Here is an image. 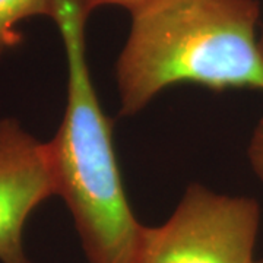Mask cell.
<instances>
[{"label": "cell", "mask_w": 263, "mask_h": 263, "mask_svg": "<svg viewBox=\"0 0 263 263\" xmlns=\"http://www.w3.org/2000/svg\"><path fill=\"white\" fill-rule=\"evenodd\" d=\"M259 263H263V260H259Z\"/></svg>", "instance_id": "9"}, {"label": "cell", "mask_w": 263, "mask_h": 263, "mask_svg": "<svg viewBox=\"0 0 263 263\" xmlns=\"http://www.w3.org/2000/svg\"><path fill=\"white\" fill-rule=\"evenodd\" d=\"M247 157L256 177L263 183V116L254 127L247 148Z\"/></svg>", "instance_id": "6"}, {"label": "cell", "mask_w": 263, "mask_h": 263, "mask_svg": "<svg viewBox=\"0 0 263 263\" xmlns=\"http://www.w3.org/2000/svg\"><path fill=\"white\" fill-rule=\"evenodd\" d=\"M54 0H0V59L22 41L19 25L35 16L51 18Z\"/></svg>", "instance_id": "5"}, {"label": "cell", "mask_w": 263, "mask_h": 263, "mask_svg": "<svg viewBox=\"0 0 263 263\" xmlns=\"http://www.w3.org/2000/svg\"><path fill=\"white\" fill-rule=\"evenodd\" d=\"M260 219L253 197L190 184L165 222L143 226L139 263H259Z\"/></svg>", "instance_id": "3"}, {"label": "cell", "mask_w": 263, "mask_h": 263, "mask_svg": "<svg viewBox=\"0 0 263 263\" xmlns=\"http://www.w3.org/2000/svg\"><path fill=\"white\" fill-rule=\"evenodd\" d=\"M89 13L76 0H54L51 19L63 40L67 94L62 123L47 142L57 196L70 211L89 263H139L143 226L132 211L86 60Z\"/></svg>", "instance_id": "2"}, {"label": "cell", "mask_w": 263, "mask_h": 263, "mask_svg": "<svg viewBox=\"0 0 263 263\" xmlns=\"http://www.w3.org/2000/svg\"><path fill=\"white\" fill-rule=\"evenodd\" d=\"M130 15L116 62L124 117L173 85L263 92L259 0H146Z\"/></svg>", "instance_id": "1"}, {"label": "cell", "mask_w": 263, "mask_h": 263, "mask_svg": "<svg viewBox=\"0 0 263 263\" xmlns=\"http://www.w3.org/2000/svg\"><path fill=\"white\" fill-rule=\"evenodd\" d=\"M57 196L47 142L38 141L16 119H0V263H34L24 230L43 202Z\"/></svg>", "instance_id": "4"}, {"label": "cell", "mask_w": 263, "mask_h": 263, "mask_svg": "<svg viewBox=\"0 0 263 263\" xmlns=\"http://www.w3.org/2000/svg\"><path fill=\"white\" fill-rule=\"evenodd\" d=\"M260 47H262V51H263V27L260 29Z\"/></svg>", "instance_id": "8"}, {"label": "cell", "mask_w": 263, "mask_h": 263, "mask_svg": "<svg viewBox=\"0 0 263 263\" xmlns=\"http://www.w3.org/2000/svg\"><path fill=\"white\" fill-rule=\"evenodd\" d=\"M82 8H84L88 13H91L92 10L101 6H120L130 12L132 9H135L136 6L142 5L146 0H76Z\"/></svg>", "instance_id": "7"}]
</instances>
